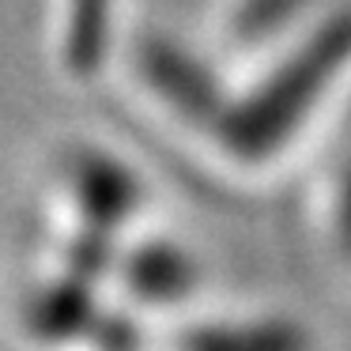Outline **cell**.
<instances>
[{
    "mask_svg": "<svg viewBox=\"0 0 351 351\" xmlns=\"http://www.w3.org/2000/svg\"><path fill=\"white\" fill-rule=\"evenodd\" d=\"M351 61V8L328 16L298 49H291L280 69L268 72L250 95L227 102L215 121V136L234 159L261 162L280 152L298 132L302 117L321 102L340 69Z\"/></svg>",
    "mask_w": 351,
    "mask_h": 351,
    "instance_id": "6da1fadb",
    "label": "cell"
},
{
    "mask_svg": "<svg viewBox=\"0 0 351 351\" xmlns=\"http://www.w3.org/2000/svg\"><path fill=\"white\" fill-rule=\"evenodd\" d=\"M140 72H144L147 87L167 102L174 114H182L193 125H208L215 129L223 114V91L215 76L178 42L170 38H152L140 53Z\"/></svg>",
    "mask_w": 351,
    "mask_h": 351,
    "instance_id": "7a4b0ae2",
    "label": "cell"
},
{
    "mask_svg": "<svg viewBox=\"0 0 351 351\" xmlns=\"http://www.w3.org/2000/svg\"><path fill=\"white\" fill-rule=\"evenodd\" d=\"M69 182L76 193V208L84 227L117 234L140 208V182L117 155L84 147L69 162Z\"/></svg>",
    "mask_w": 351,
    "mask_h": 351,
    "instance_id": "3957f363",
    "label": "cell"
},
{
    "mask_svg": "<svg viewBox=\"0 0 351 351\" xmlns=\"http://www.w3.org/2000/svg\"><path fill=\"white\" fill-rule=\"evenodd\" d=\"M102 310L95 298V283L64 272L34 291L27 302V332L38 343H69L80 336H91Z\"/></svg>",
    "mask_w": 351,
    "mask_h": 351,
    "instance_id": "277c9868",
    "label": "cell"
},
{
    "mask_svg": "<svg viewBox=\"0 0 351 351\" xmlns=\"http://www.w3.org/2000/svg\"><path fill=\"white\" fill-rule=\"evenodd\" d=\"M121 276L144 302H178L197 287V261L174 242H140L125 253Z\"/></svg>",
    "mask_w": 351,
    "mask_h": 351,
    "instance_id": "5b68a950",
    "label": "cell"
},
{
    "mask_svg": "<svg viewBox=\"0 0 351 351\" xmlns=\"http://www.w3.org/2000/svg\"><path fill=\"white\" fill-rule=\"evenodd\" d=\"M178 351H313V340L287 317H261L189 328L178 336Z\"/></svg>",
    "mask_w": 351,
    "mask_h": 351,
    "instance_id": "8992f818",
    "label": "cell"
},
{
    "mask_svg": "<svg viewBox=\"0 0 351 351\" xmlns=\"http://www.w3.org/2000/svg\"><path fill=\"white\" fill-rule=\"evenodd\" d=\"M110 19L114 0H69V27H64V57L76 72L91 76L102 64L110 46Z\"/></svg>",
    "mask_w": 351,
    "mask_h": 351,
    "instance_id": "52a82bcc",
    "label": "cell"
},
{
    "mask_svg": "<svg viewBox=\"0 0 351 351\" xmlns=\"http://www.w3.org/2000/svg\"><path fill=\"white\" fill-rule=\"evenodd\" d=\"M313 0H238L230 16V34L242 46H261L272 34L287 31Z\"/></svg>",
    "mask_w": 351,
    "mask_h": 351,
    "instance_id": "ba28073f",
    "label": "cell"
},
{
    "mask_svg": "<svg viewBox=\"0 0 351 351\" xmlns=\"http://www.w3.org/2000/svg\"><path fill=\"white\" fill-rule=\"evenodd\" d=\"M117 265V245H114V234H102V230H91L84 227L76 238L69 242V253H64V272L80 276V280L95 283Z\"/></svg>",
    "mask_w": 351,
    "mask_h": 351,
    "instance_id": "9c48e42d",
    "label": "cell"
},
{
    "mask_svg": "<svg viewBox=\"0 0 351 351\" xmlns=\"http://www.w3.org/2000/svg\"><path fill=\"white\" fill-rule=\"evenodd\" d=\"M336 238L351 257V159L343 162L340 182H336Z\"/></svg>",
    "mask_w": 351,
    "mask_h": 351,
    "instance_id": "30bf717a",
    "label": "cell"
},
{
    "mask_svg": "<svg viewBox=\"0 0 351 351\" xmlns=\"http://www.w3.org/2000/svg\"><path fill=\"white\" fill-rule=\"evenodd\" d=\"M129 351H140V348H129Z\"/></svg>",
    "mask_w": 351,
    "mask_h": 351,
    "instance_id": "8fae6325",
    "label": "cell"
}]
</instances>
